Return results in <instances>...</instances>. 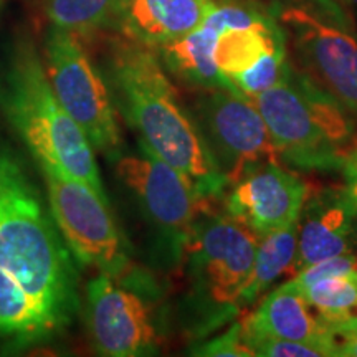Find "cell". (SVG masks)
Instances as JSON below:
<instances>
[{
  "label": "cell",
  "mask_w": 357,
  "mask_h": 357,
  "mask_svg": "<svg viewBox=\"0 0 357 357\" xmlns=\"http://www.w3.org/2000/svg\"><path fill=\"white\" fill-rule=\"evenodd\" d=\"M78 276L38 190L0 149V341L30 346L71 324Z\"/></svg>",
  "instance_id": "obj_1"
},
{
  "label": "cell",
  "mask_w": 357,
  "mask_h": 357,
  "mask_svg": "<svg viewBox=\"0 0 357 357\" xmlns=\"http://www.w3.org/2000/svg\"><path fill=\"white\" fill-rule=\"evenodd\" d=\"M109 77L119 108L139 134L142 147L185 174L202 199L225 190V177L154 48L134 40L119 43L111 56Z\"/></svg>",
  "instance_id": "obj_2"
},
{
  "label": "cell",
  "mask_w": 357,
  "mask_h": 357,
  "mask_svg": "<svg viewBox=\"0 0 357 357\" xmlns=\"http://www.w3.org/2000/svg\"><path fill=\"white\" fill-rule=\"evenodd\" d=\"M0 109L38 164L63 169L108 200L95 149L58 101L43 63L29 45L20 47L0 73Z\"/></svg>",
  "instance_id": "obj_3"
},
{
  "label": "cell",
  "mask_w": 357,
  "mask_h": 357,
  "mask_svg": "<svg viewBox=\"0 0 357 357\" xmlns=\"http://www.w3.org/2000/svg\"><path fill=\"white\" fill-rule=\"evenodd\" d=\"M265 119L278 159L306 171L341 169L357 144V124L305 71L289 66L273 88L250 100Z\"/></svg>",
  "instance_id": "obj_4"
},
{
  "label": "cell",
  "mask_w": 357,
  "mask_h": 357,
  "mask_svg": "<svg viewBox=\"0 0 357 357\" xmlns=\"http://www.w3.org/2000/svg\"><path fill=\"white\" fill-rule=\"evenodd\" d=\"M45 71L58 101L82 128L93 149L118 158L121 134L113 98L75 33L58 26L47 33Z\"/></svg>",
  "instance_id": "obj_5"
},
{
  "label": "cell",
  "mask_w": 357,
  "mask_h": 357,
  "mask_svg": "<svg viewBox=\"0 0 357 357\" xmlns=\"http://www.w3.org/2000/svg\"><path fill=\"white\" fill-rule=\"evenodd\" d=\"M56 227L75 257L118 278L129 265L128 247L109 212L108 200L63 169L38 164Z\"/></svg>",
  "instance_id": "obj_6"
},
{
  "label": "cell",
  "mask_w": 357,
  "mask_h": 357,
  "mask_svg": "<svg viewBox=\"0 0 357 357\" xmlns=\"http://www.w3.org/2000/svg\"><path fill=\"white\" fill-rule=\"evenodd\" d=\"M258 240L255 231L229 212L220 215L202 208L184 243V252L199 294L208 305L225 312L240 310Z\"/></svg>",
  "instance_id": "obj_7"
},
{
  "label": "cell",
  "mask_w": 357,
  "mask_h": 357,
  "mask_svg": "<svg viewBox=\"0 0 357 357\" xmlns=\"http://www.w3.org/2000/svg\"><path fill=\"white\" fill-rule=\"evenodd\" d=\"M291 37L301 70L357 124V35L310 6H288L278 17Z\"/></svg>",
  "instance_id": "obj_8"
},
{
  "label": "cell",
  "mask_w": 357,
  "mask_h": 357,
  "mask_svg": "<svg viewBox=\"0 0 357 357\" xmlns=\"http://www.w3.org/2000/svg\"><path fill=\"white\" fill-rule=\"evenodd\" d=\"M195 121L227 185L258 164L280 160L265 119L242 93L202 89Z\"/></svg>",
  "instance_id": "obj_9"
},
{
  "label": "cell",
  "mask_w": 357,
  "mask_h": 357,
  "mask_svg": "<svg viewBox=\"0 0 357 357\" xmlns=\"http://www.w3.org/2000/svg\"><path fill=\"white\" fill-rule=\"evenodd\" d=\"M141 155L116 159V172L139 200L147 218L182 245L202 212L204 199L185 174L141 146Z\"/></svg>",
  "instance_id": "obj_10"
},
{
  "label": "cell",
  "mask_w": 357,
  "mask_h": 357,
  "mask_svg": "<svg viewBox=\"0 0 357 357\" xmlns=\"http://www.w3.org/2000/svg\"><path fill=\"white\" fill-rule=\"evenodd\" d=\"M88 324L98 352L109 357L142 356L155 347V329L146 303L101 273L86 287Z\"/></svg>",
  "instance_id": "obj_11"
},
{
  "label": "cell",
  "mask_w": 357,
  "mask_h": 357,
  "mask_svg": "<svg viewBox=\"0 0 357 357\" xmlns=\"http://www.w3.org/2000/svg\"><path fill=\"white\" fill-rule=\"evenodd\" d=\"M307 190L310 184L280 160H266L231 184L227 212L261 236L296 222Z\"/></svg>",
  "instance_id": "obj_12"
},
{
  "label": "cell",
  "mask_w": 357,
  "mask_h": 357,
  "mask_svg": "<svg viewBox=\"0 0 357 357\" xmlns=\"http://www.w3.org/2000/svg\"><path fill=\"white\" fill-rule=\"evenodd\" d=\"M357 235V212L344 185H310L298 215V252L288 275L312 263L352 252Z\"/></svg>",
  "instance_id": "obj_13"
},
{
  "label": "cell",
  "mask_w": 357,
  "mask_h": 357,
  "mask_svg": "<svg viewBox=\"0 0 357 357\" xmlns=\"http://www.w3.org/2000/svg\"><path fill=\"white\" fill-rule=\"evenodd\" d=\"M240 326L243 341L260 337L324 342L339 347L337 341L318 314H312L311 305L291 278L268 293L257 310L240 321Z\"/></svg>",
  "instance_id": "obj_14"
},
{
  "label": "cell",
  "mask_w": 357,
  "mask_h": 357,
  "mask_svg": "<svg viewBox=\"0 0 357 357\" xmlns=\"http://www.w3.org/2000/svg\"><path fill=\"white\" fill-rule=\"evenodd\" d=\"M212 0H119L118 20L129 40L159 48L204 22Z\"/></svg>",
  "instance_id": "obj_15"
},
{
  "label": "cell",
  "mask_w": 357,
  "mask_h": 357,
  "mask_svg": "<svg viewBox=\"0 0 357 357\" xmlns=\"http://www.w3.org/2000/svg\"><path fill=\"white\" fill-rule=\"evenodd\" d=\"M217 35L211 26L200 24L184 37L159 47L162 65L181 82L194 88L238 91L231 79L225 77L215 63L213 47Z\"/></svg>",
  "instance_id": "obj_16"
},
{
  "label": "cell",
  "mask_w": 357,
  "mask_h": 357,
  "mask_svg": "<svg viewBox=\"0 0 357 357\" xmlns=\"http://www.w3.org/2000/svg\"><path fill=\"white\" fill-rule=\"evenodd\" d=\"M287 42L284 29L273 17L263 24L227 29L217 35L213 58L225 77H235L257 63L266 52Z\"/></svg>",
  "instance_id": "obj_17"
},
{
  "label": "cell",
  "mask_w": 357,
  "mask_h": 357,
  "mask_svg": "<svg viewBox=\"0 0 357 357\" xmlns=\"http://www.w3.org/2000/svg\"><path fill=\"white\" fill-rule=\"evenodd\" d=\"M298 252V220L261 235L240 307L253 305L280 276L289 273Z\"/></svg>",
  "instance_id": "obj_18"
},
{
  "label": "cell",
  "mask_w": 357,
  "mask_h": 357,
  "mask_svg": "<svg viewBox=\"0 0 357 357\" xmlns=\"http://www.w3.org/2000/svg\"><path fill=\"white\" fill-rule=\"evenodd\" d=\"M53 26L71 33H88L118 17L119 0H45Z\"/></svg>",
  "instance_id": "obj_19"
},
{
  "label": "cell",
  "mask_w": 357,
  "mask_h": 357,
  "mask_svg": "<svg viewBox=\"0 0 357 357\" xmlns=\"http://www.w3.org/2000/svg\"><path fill=\"white\" fill-rule=\"evenodd\" d=\"M289 66H291V63L288 60L287 42H283L276 45L273 50L266 52L248 70L235 75L230 79L243 96L253 100L260 93L273 88L275 84H278L281 79L287 77Z\"/></svg>",
  "instance_id": "obj_20"
},
{
  "label": "cell",
  "mask_w": 357,
  "mask_h": 357,
  "mask_svg": "<svg viewBox=\"0 0 357 357\" xmlns=\"http://www.w3.org/2000/svg\"><path fill=\"white\" fill-rule=\"evenodd\" d=\"M253 356L261 357H337L339 347L324 342L281 341V339H245Z\"/></svg>",
  "instance_id": "obj_21"
},
{
  "label": "cell",
  "mask_w": 357,
  "mask_h": 357,
  "mask_svg": "<svg viewBox=\"0 0 357 357\" xmlns=\"http://www.w3.org/2000/svg\"><path fill=\"white\" fill-rule=\"evenodd\" d=\"M357 271V255L354 252L342 253L331 258H324V260L312 263L306 266L300 273L291 276V280L301 289L316 283V281L329 278V276H339L347 273H356Z\"/></svg>",
  "instance_id": "obj_22"
},
{
  "label": "cell",
  "mask_w": 357,
  "mask_h": 357,
  "mask_svg": "<svg viewBox=\"0 0 357 357\" xmlns=\"http://www.w3.org/2000/svg\"><path fill=\"white\" fill-rule=\"evenodd\" d=\"M199 356H240L248 357L253 356L248 349L242 337V326L236 323L229 333L217 337L215 341L207 342V344L199 347Z\"/></svg>",
  "instance_id": "obj_23"
},
{
  "label": "cell",
  "mask_w": 357,
  "mask_h": 357,
  "mask_svg": "<svg viewBox=\"0 0 357 357\" xmlns=\"http://www.w3.org/2000/svg\"><path fill=\"white\" fill-rule=\"evenodd\" d=\"M339 171L344 176V187L357 212V144L346 155L344 162H342Z\"/></svg>",
  "instance_id": "obj_24"
},
{
  "label": "cell",
  "mask_w": 357,
  "mask_h": 357,
  "mask_svg": "<svg viewBox=\"0 0 357 357\" xmlns=\"http://www.w3.org/2000/svg\"><path fill=\"white\" fill-rule=\"evenodd\" d=\"M339 351H341V356L357 357V334L342 342L341 347H339Z\"/></svg>",
  "instance_id": "obj_25"
},
{
  "label": "cell",
  "mask_w": 357,
  "mask_h": 357,
  "mask_svg": "<svg viewBox=\"0 0 357 357\" xmlns=\"http://www.w3.org/2000/svg\"><path fill=\"white\" fill-rule=\"evenodd\" d=\"M341 2H351V0H341Z\"/></svg>",
  "instance_id": "obj_26"
}]
</instances>
